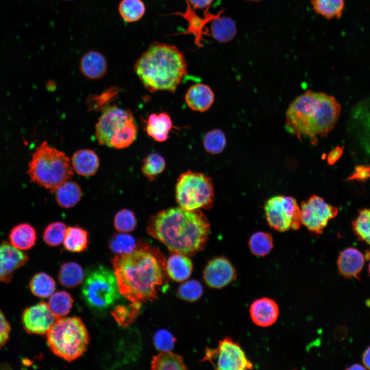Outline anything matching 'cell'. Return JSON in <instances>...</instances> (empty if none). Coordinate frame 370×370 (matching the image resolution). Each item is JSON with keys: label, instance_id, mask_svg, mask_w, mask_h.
<instances>
[{"label": "cell", "instance_id": "6da1fadb", "mask_svg": "<svg viewBox=\"0 0 370 370\" xmlns=\"http://www.w3.org/2000/svg\"><path fill=\"white\" fill-rule=\"evenodd\" d=\"M148 234L173 253L192 255L202 250L210 231L209 222L200 210L179 207L159 211L151 217Z\"/></svg>", "mask_w": 370, "mask_h": 370}, {"label": "cell", "instance_id": "7a4b0ae2", "mask_svg": "<svg viewBox=\"0 0 370 370\" xmlns=\"http://www.w3.org/2000/svg\"><path fill=\"white\" fill-rule=\"evenodd\" d=\"M119 292L132 303L153 301L164 282L160 260L147 247L112 260Z\"/></svg>", "mask_w": 370, "mask_h": 370}, {"label": "cell", "instance_id": "3957f363", "mask_svg": "<svg viewBox=\"0 0 370 370\" xmlns=\"http://www.w3.org/2000/svg\"><path fill=\"white\" fill-rule=\"evenodd\" d=\"M341 106L332 96L307 90L289 104L286 113L285 128L299 139H309L317 144L335 127L341 113Z\"/></svg>", "mask_w": 370, "mask_h": 370}, {"label": "cell", "instance_id": "277c9868", "mask_svg": "<svg viewBox=\"0 0 370 370\" xmlns=\"http://www.w3.org/2000/svg\"><path fill=\"white\" fill-rule=\"evenodd\" d=\"M183 52L176 46L154 42L137 60L134 71L151 92H174L187 73Z\"/></svg>", "mask_w": 370, "mask_h": 370}, {"label": "cell", "instance_id": "5b68a950", "mask_svg": "<svg viewBox=\"0 0 370 370\" xmlns=\"http://www.w3.org/2000/svg\"><path fill=\"white\" fill-rule=\"evenodd\" d=\"M27 173L33 182L52 192L71 178L73 169L65 153L44 141L33 153Z\"/></svg>", "mask_w": 370, "mask_h": 370}, {"label": "cell", "instance_id": "8992f818", "mask_svg": "<svg viewBox=\"0 0 370 370\" xmlns=\"http://www.w3.org/2000/svg\"><path fill=\"white\" fill-rule=\"evenodd\" d=\"M137 133V125L132 112L116 105L104 108L96 124L97 141L109 147H127L136 140Z\"/></svg>", "mask_w": 370, "mask_h": 370}, {"label": "cell", "instance_id": "52a82bcc", "mask_svg": "<svg viewBox=\"0 0 370 370\" xmlns=\"http://www.w3.org/2000/svg\"><path fill=\"white\" fill-rule=\"evenodd\" d=\"M47 340L55 355L72 361L86 351L89 337L80 318H59L47 332Z\"/></svg>", "mask_w": 370, "mask_h": 370}, {"label": "cell", "instance_id": "ba28073f", "mask_svg": "<svg viewBox=\"0 0 370 370\" xmlns=\"http://www.w3.org/2000/svg\"><path fill=\"white\" fill-rule=\"evenodd\" d=\"M178 207L187 210L209 209L213 203L211 178L202 173L188 171L179 176L175 187Z\"/></svg>", "mask_w": 370, "mask_h": 370}, {"label": "cell", "instance_id": "9c48e42d", "mask_svg": "<svg viewBox=\"0 0 370 370\" xmlns=\"http://www.w3.org/2000/svg\"><path fill=\"white\" fill-rule=\"evenodd\" d=\"M82 293L87 305L97 310L108 308L121 296L114 273L103 266H99L88 273Z\"/></svg>", "mask_w": 370, "mask_h": 370}, {"label": "cell", "instance_id": "30bf717a", "mask_svg": "<svg viewBox=\"0 0 370 370\" xmlns=\"http://www.w3.org/2000/svg\"><path fill=\"white\" fill-rule=\"evenodd\" d=\"M265 215L268 226L280 232L292 229L298 230L301 224L300 206L297 200L285 195H275L264 205Z\"/></svg>", "mask_w": 370, "mask_h": 370}, {"label": "cell", "instance_id": "8fae6325", "mask_svg": "<svg viewBox=\"0 0 370 370\" xmlns=\"http://www.w3.org/2000/svg\"><path fill=\"white\" fill-rule=\"evenodd\" d=\"M202 361H210L216 369L219 370H246L253 367L240 345L229 337L220 341L217 347L207 348Z\"/></svg>", "mask_w": 370, "mask_h": 370}, {"label": "cell", "instance_id": "7c38bea8", "mask_svg": "<svg viewBox=\"0 0 370 370\" xmlns=\"http://www.w3.org/2000/svg\"><path fill=\"white\" fill-rule=\"evenodd\" d=\"M300 211L301 224L316 235L321 234L328 221L338 213L337 207L315 194L301 203Z\"/></svg>", "mask_w": 370, "mask_h": 370}, {"label": "cell", "instance_id": "4fadbf2b", "mask_svg": "<svg viewBox=\"0 0 370 370\" xmlns=\"http://www.w3.org/2000/svg\"><path fill=\"white\" fill-rule=\"evenodd\" d=\"M59 318L50 309L48 304L41 302L25 309L22 314V323L29 334H47Z\"/></svg>", "mask_w": 370, "mask_h": 370}, {"label": "cell", "instance_id": "5bb4252c", "mask_svg": "<svg viewBox=\"0 0 370 370\" xmlns=\"http://www.w3.org/2000/svg\"><path fill=\"white\" fill-rule=\"evenodd\" d=\"M187 4V7L184 12H176L165 15H178L181 16L188 23L187 29L182 32L175 33L169 36L178 34H192L194 37V43L196 46L200 48L203 47V35L208 34V32L205 31L206 26L212 20L222 14L225 10V9L220 10L217 13L213 14L209 11V8L205 9L203 16H200L197 14L195 10L193 8L189 3L185 0Z\"/></svg>", "mask_w": 370, "mask_h": 370}, {"label": "cell", "instance_id": "9a60e30c", "mask_svg": "<svg viewBox=\"0 0 370 370\" xmlns=\"http://www.w3.org/2000/svg\"><path fill=\"white\" fill-rule=\"evenodd\" d=\"M349 123L350 131L360 144L370 152V97L353 107Z\"/></svg>", "mask_w": 370, "mask_h": 370}, {"label": "cell", "instance_id": "2e32d148", "mask_svg": "<svg viewBox=\"0 0 370 370\" xmlns=\"http://www.w3.org/2000/svg\"><path fill=\"white\" fill-rule=\"evenodd\" d=\"M236 271L226 258L220 256L210 260L203 271V279L212 288H223L236 278Z\"/></svg>", "mask_w": 370, "mask_h": 370}, {"label": "cell", "instance_id": "e0dca14e", "mask_svg": "<svg viewBox=\"0 0 370 370\" xmlns=\"http://www.w3.org/2000/svg\"><path fill=\"white\" fill-rule=\"evenodd\" d=\"M26 254L10 243L0 244V282L9 283L14 272L28 261Z\"/></svg>", "mask_w": 370, "mask_h": 370}, {"label": "cell", "instance_id": "ac0fdd59", "mask_svg": "<svg viewBox=\"0 0 370 370\" xmlns=\"http://www.w3.org/2000/svg\"><path fill=\"white\" fill-rule=\"evenodd\" d=\"M249 313L255 324L265 327L273 325L276 321L279 309L273 300L265 297L253 302L249 308Z\"/></svg>", "mask_w": 370, "mask_h": 370}, {"label": "cell", "instance_id": "d6986e66", "mask_svg": "<svg viewBox=\"0 0 370 370\" xmlns=\"http://www.w3.org/2000/svg\"><path fill=\"white\" fill-rule=\"evenodd\" d=\"M338 271L345 278L359 280L364 263L365 257L359 250L349 247L342 251L337 259Z\"/></svg>", "mask_w": 370, "mask_h": 370}, {"label": "cell", "instance_id": "ffe728a7", "mask_svg": "<svg viewBox=\"0 0 370 370\" xmlns=\"http://www.w3.org/2000/svg\"><path fill=\"white\" fill-rule=\"evenodd\" d=\"M185 101L192 110L203 112L207 110L214 101V94L208 85L197 83L191 86L185 95Z\"/></svg>", "mask_w": 370, "mask_h": 370}, {"label": "cell", "instance_id": "44dd1931", "mask_svg": "<svg viewBox=\"0 0 370 370\" xmlns=\"http://www.w3.org/2000/svg\"><path fill=\"white\" fill-rule=\"evenodd\" d=\"M80 69L87 78L97 80L103 77L107 69L105 57L97 51H89L85 53L80 61Z\"/></svg>", "mask_w": 370, "mask_h": 370}, {"label": "cell", "instance_id": "7402d4cb", "mask_svg": "<svg viewBox=\"0 0 370 370\" xmlns=\"http://www.w3.org/2000/svg\"><path fill=\"white\" fill-rule=\"evenodd\" d=\"M71 163L78 174L88 177L96 173L100 165V161L97 154L93 150L81 149L73 154Z\"/></svg>", "mask_w": 370, "mask_h": 370}, {"label": "cell", "instance_id": "603a6c76", "mask_svg": "<svg viewBox=\"0 0 370 370\" xmlns=\"http://www.w3.org/2000/svg\"><path fill=\"white\" fill-rule=\"evenodd\" d=\"M172 127L173 122L167 113H153L148 117L145 130L147 135L155 141L164 142L169 138Z\"/></svg>", "mask_w": 370, "mask_h": 370}, {"label": "cell", "instance_id": "cb8c5ba5", "mask_svg": "<svg viewBox=\"0 0 370 370\" xmlns=\"http://www.w3.org/2000/svg\"><path fill=\"white\" fill-rule=\"evenodd\" d=\"M11 245L20 250H26L35 244L37 237L34 227L28 223L20 224L14 226L9 233Z\"/></svg>", "mask_w": 370, "mask_h": 370}, {"label": "cell", "instance_id": "d4e9b609", "mask_svg": "<svg viewBox=\"0 0 370 370\" xmlns=\"http://www.w3.org/2000/svg\"><path fill=\"white\" fill-rule=\"evenodd\" d=\"M193 264L187 255L174 253L166 263V270L169 276L173 280L181 282L187 280L191 275Z\"/></svg>", "mask_w": 370, "mask_h": 370}, {"label": "cell", "instance_id": "484cf974", "mask_svg": "<svg viewBox=\"0 0 370 370\" xmlns=\"http://www.w3.org/2000/svg\"><path fill=\"white\" fill-rule=\"evenodd\" d=\"M221 14L210 22L211 34L217 42L227 43L235 36L237 28L233 20Z\"/></svg>", "mask_w": 370, "mask_h": 370}, {"label": "cell", "instance_id": "4316f807", "mask_svg": "<svg viewBox=\"0 0 370 370\" xmlns=\"http://www.w3.org/2000/svg\"><path fill=\"white\" fill-rule=\"evenodd\" d=\"M54 192L58 204L64 208L74 207L82 197V191L79 185L69 180L59 186Z\"/></svg>", "mask_w": 370, "mask_h": 370}, {"label": "cell", "instance_id": "83f0119b", "mask_svg": "<svg viewBox=\"0 0 370 370\" xmlns=\"http://www.w3.org/2000/svg\"><path fill=\"white\" fill-rule=\"evenodd\" d=\"M66 250L72 252H81L86 249L89 243L87 231L78 226L67 228L63 240Z\"/></svg>", "mask_w": 370, "mask_h": 370}, {"label": "cell", "instance_id": "f1b7e54d", "mask_svg": "<svg viewBox=\"0 0 370 370\" xmlns=\"http://www.w3.org/2000/svg\"><path fill=\"white\" fill-rule=\"evenodd\" d=\"M84 272L81 266L75 262L63 264L59 270L58 279L63 286L74 288L83 281Z\"/></svg>", "mask_w": 370, "mask_h": 370}, {"label": "cell", "instance_id": "f546056e", "mask_svg": "<svg viewBox=\"0 0 370 370\" xmlns=\"http://www.w3.org/2000/svg\"><path fill=\"white\" fill-rule=\"evenodd\" d=\"M313 9L318 14L327 19H340L345 8V0H311Z\"/></svg>", "mask_w": 370, "mask_h": 370}, {"label": "cell", "instance_id": "4dcf8cb0", "mask_svg": "<svg viewBox=\"0 0 370 370\" xmlns=\"http://www.w3.org/2000/svg\"><path fill=\"white\" fill-rule=\"evenodd\" d=\"M151 369L157 370H183L187 368L181 356L170 351H161L153 357Z\"/></svg>", "mask_w": 370, "mask_h": 370}, {"label": "cell", "instance_id": "1f68e13d", "mask_svg": "<svg viewBox=\"0 0 370 370\" xmlns=\"http://www.w3.org/2000/svg\"><path fill=\"white\" fill-rule=\"evenodd\" d=\"M248 246L253 255L265 256L270 252L273 247V238L269 233L257 231L251 235Z\"/></svg>", "mask_w": 370, "mask_h": 370}, {"label": "cell", "instance_id": "d6a6232c", "mask_svg": "<svg viewBox=\"0 0 370 370\" xmlns=\"http://www.w3.org/2000/svg\"><path fill=\"white\" fill-rule=\"evenodd\" d=\"M118 10L124 21L133 23L143 17L145 12V6L142 0H121Z\"/></svg>", "mask_w": 370, "mask_h": 370}, {"label": "cell", "instance_id": "836d02e7", "mask_svg": "<svg viewBox=\"0 0 370 370\" xmlns=\"http://www.w3.org/2000/svg\"><path fill=\"white\" fill-rule=\"evenodd\" d=\"M108 247L117 255L128 254L138 248L135 238L123 232L114 234L109 240Z\"/></svg>", "mask_w": 370, "mask_h": 370}, {"label": "cell", "instance_id": "e575fe53", "mask_svg": "<svg viewBox=\"0 0 370 370\" xmlns=\"http://www.w3.org/2000/svg\"><path fill=\"white\" fill-rule=\"evenodd\" d=\"M32 293L40 298H47L53 293L55 289V283L49 275L40 272L34 275L30 282Z\"/></svg>", "mask_w": 370, "mask_h": 370}, {"label": "cell", "instance_id": "d590c367", "mask_svg": "<svg viewBox=\"0 0 370 370\" xmlns=\"http://www.w3.org/2000/svg\"><path fill=\"white\" fill-rule=\"evenodd\" d=\"M73 303V300L69 293L60 291L51 295L48 306L57 317L61 318L69 312Z\"/></svg>", "mask_w": 370, "mask_h": 370}, {"label": "cell", "instance_id": "8d00e7d4", "mask_svg": "<svg viewBox=\"0 0 370 370\" xmlns=\"http://www.w3.org/2000/svg\"><path fill=\"white\" fill-rule=\"evenodd\" d=\"M165 165V160L161 155L156 153H151L143 161L142 172L150 181H153L164 171Z\"/></svg>", "mask_w": 370, "mask_h": 370}, {"label": "cell", "instance_id": "74e56055", "mask_svg": "<svg viewBox=\"0 0 370 370\" xmlns=\"http://www.w3.org/2000/svg\"><path fill=\"white\" fill-rule=\"evenodd\" d=\"M119 93L117 87L112 86L103 91L99 95L90 96L87 99V105L90 110H102L109 106V103L114 100Z\"/></svg>", "mask_w": 370, "mask_h": 370}, {"label": "cell", "instance_id": "f35d334b", "mask_svg": "<svg viewBox=\"0 0 370 370\" xmlns=\"http://www.w3.org/2000/svg\"><path fill=\"white\" fill-rule=\"evenodd\" d=\"M353 229L358 238L370 245V209L359 211V215L352 223Z\"/></svg>", "mask_w": 370, "mask_h": 370}, {"label": "cell", "instance_id": "ab89813d", "mask_svg": "<svg viewBox=\"0 0 370 370\" xmlns=\"http://www.w3.org/2000/svg\"><path fill=\"white\" fill-rule=\"evenodd\" d=\"M203 144L207 152L213 155L219 154L226 145L225 135L219 129L211 130L206 134Z\"/></svg>", "mask_w": 370, "mask_h": 370}, {"label": "cell", "instance_id": "60d3db41", "mask_svg": "<svg viewBox=\"0 0 370 370\" xmlns=\"http://www.w3.org/2000/svg\"><path fill=\"white\" fill-rule=\"evenodd\" d=\"M67 227L60 221L48 225L44 230L43 239L48 246L55 247L61 244L64 240Z\"/></svg>", "mask_w": 370, "mask_h": 370}, {"label": "cell", "instance_id": "b9f144b4", "mask_svg": "<svg viewBox=\"0 0 370 370\" xmlns=\"http://www.w3.org/2000/svg\"><path fill=\"white\" fill-rule=\"evenodd\" d=\"M137 221L133 211L123 209L117 212L114 218V226L118 232L133 231L136 227Z\"/></svg>", "mask_w": 370, "mask_h": 370}, {"label": "cell", "instance_id": "7bdbcfd3", "mask_svg": "<svg viewBox=\"0 0 370 370\" xmlns=\"http://www.w3.org/2000/svg\"><path fill=\"white\" fill-rule=\"evenodd\" d=\"M140 303H133L128 306L117 305L113 310L112 314L120 326H127L137 316L140 309Z\"/></svg>", "mask_w": 370, "mask_h": 370}, {"label": "cell", "instance_id": "ee69618b", "mask_svg": "<svg viewBox=\"0 0 370 370\" xmlns=\"http://www.w3.org/2000/svg\"><path fill=\"white\" fill-rule=\"evenodd\" d=\"M203 293L201 284L195 280L187 281L181 284L177 290L178 296L182 300L194 302L198 300Z\"/></svg>", "mask_w": 370, "mask_h": 370}, {"label": "cell", "instance_id": "f6af8a7d", "mask_svg": "<svg viewBox=\"0 0 370 370\" xmlns=\"http://www.w3.org/2000/svg\"><path fill=\"white\" fill-rule=\"evenodd\" d=\"M175 338L168 330L164 329L158 330L154 336V345L157 350L170 351L174 347Z\"/></svg>", "mask_w": 370, "mask_h": 370}, {"label": "cell", "instance_id": "bcb514c9", "mask_svg": "<svg viewBox=\"0 0 370 370\" xmlns=\"http://www.w3.org/2000/svg\"><path fill=\"white\" fill-rule=\"evenodd\" d=\"M11 328L4 314L0 310V348L8 341Z\"/></svg>", "mask_w": 370, "mask_h": 370}, {"label": "cell", "instance_id": "7dc6e473", "mask_svg": "<svg viewBox=\"0 0 370 370\" xmlns=\"http://www.w3.org/2000/svg\"><path fill=\"white\" fill-rule=\"evenodd\" d=\"M191 7L196 9L210 8L214 0H186Z\"/></svg>", "mask_w": 370, "mask_h": 370}, {"label": "cell", "instance_id": "c3c4849f", "mask_svg": "<svg viewBox=\"0 0 370 370\" xmlns=\"http://www.w3.org/2000/svg\"><path fill=\"white\" fill-rule=\"evenodd\" d=\"M362 360L365 368L370 369V346L363 352Z\"/></svg>", "mask_w": 370, "mask_h": 370}, {"label": "cell", "instance_id": "681fc988", "mask_svg": "<svg viewBox=\"0 0 370 370\" xmlns=\"http://www.w3.org/2000/svg\"><path fill=\"white\" fill-rule=\"evenodd\" d=\"M347 369H365V367L359 364H354L349 367L346 368Z\"/></svg>", "mask_w": 370, "mask_h": 370}, {"label": "cell", "instance_id": "f907efd6", "mask_svg": "<svg viewBox=\"0 0 370 370\" xmlns=\"http://www.w3.org/2000/svg\"><path fill=\"white\" fill-rule=\"evenodd\" d=\"M247 1H250V2H260V1H262V0H247Z\"/></svg>", "mask_w": 370, "mask_h": 370}, {"label": "cell", "instance_id": "816d5d0a", "mask_svg": "<svg viewBox=\"0 0 370 370\" xmlns=\"http://www.w3.org/2000/svg\"><path fill=\"white\" fill-rule=\"evenodd\" d=\"M368 271L369 275V276H370V262H369V264H368Z\"/></svg>", "mask_w": 370, "mask_h": 370}, {"label": "cell", "instance_id": "f5cc1de1", "mask_svg": "<svg viewBox=\"0 0 370 370\" xmlns=\"http://www.w3.org/2000/svg\"><path fill=\"white\" fill-rule=\"evenodd\" d=\"M65 1H72V0H65Z\"/></svg>", "mask_w": 370, "mask_h": 370}]
</instances>
